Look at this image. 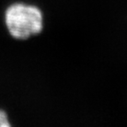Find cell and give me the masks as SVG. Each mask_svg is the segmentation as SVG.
Wrapping results in <instances>:
<instances>
[{"label": "cell", "mask_w": 127, "mask_h": 127, "mask_svg": "<svg viewBox=\"0 0 127 127\" xmlns=\"http://www.w3.org/2000/svg\"><path fill=\"white\" fill-rule=\"evenodd\" d=\"M3 23L12 40L28 42L42 34L44 15L36 4L25 0H14L4 7Z\"/></svg>", "instance_id": "cell-1"}, {"label": "cell", "mask_w": 127, "mask_h": 127, "mask_svg": "<svg viewBox=\"0 0 127 127\" xmlns=\"http://www.w3.org/2000/svg\"><path fill=\"white\" fill-rule=\"evenodd\" d=\"M9 113L4 108L0 107V127H12Z\"/></svg>", "instance_id": "cell-2"}]
</instances>
